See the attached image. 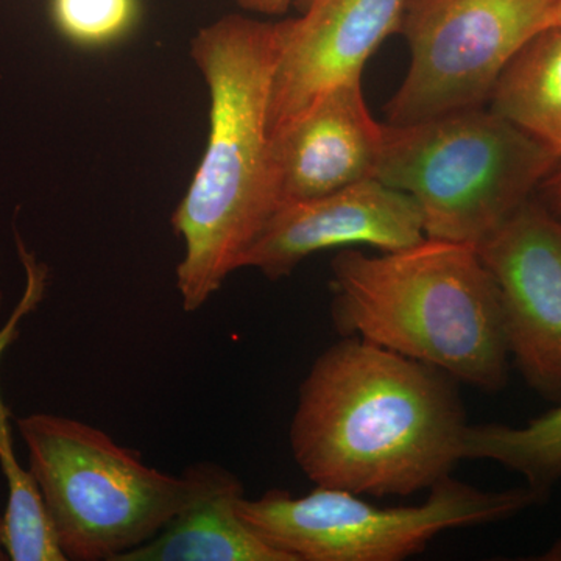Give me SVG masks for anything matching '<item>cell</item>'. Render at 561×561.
I'll return each mask as SVG.
<instances>
[{
  "label": "cell",
  "mask_w": 561,
  "mask_h": 561,
  "mask_svg": "<svg viewBox=\"0 0 561 561\" xmlns=\"http://www.w3.org/2000/svg\"><path fill=\"white\" fill-rule=\"evenodd\" d=\"M316 2H319V0H295V7L302 13V11L311 9Z\"/></svg>",
  "instance_id": "obj_21"
},
{
  "label": "cell",
  "mask_w": 561,
  "mask_h": 561,
  "mask_svg": "<svg viewBox=\"0 0 561 561\" xmlns=\"http://www.w3.org/2000/svg\"><path fill=\"white\" fill-rule=\"evenodd\" d=\"M557 0H408L400 31L411 50L387 124L482 108L516 54L548 28Z\"/></svg>",
  "instance_id": "obj_7"
},
{
  "label": "cell",
  "mask_w": 561,
  "mask_h": 561,
  "mask_svg": "<svg viewBox=\"0 0 561 561\" xmlns=\"http://www.w3.org/2000/svg\"><path fill=\"white\" fill-rule=\"evenodd\" d=\"M9 560L7 556L5 545H3V512L0 511V561Z\"/></svg>",
  "instance_id": "obj_20"
},
{
  "label": "cell",
  "mask_w": 561,
  "mask_h": 561,
  "mask_svg": "<svg viewBox=\"0 0 561 561\" xmlns=\"http://www.w3.org/2000/svg\"><path fill=\"white\" fill-rule=\"evenodd\" d=\"M242 9L254 11V13L262 14H284L291 5H295V0H238Z\"/></svg>",
  "instance_id": "obj_17"
},
{
  "label": "cell",
  "mask_w": 561,
  "mask_h": 561,
  "mask_svg": "<svg viewBox=\"0 0 561 561\" xmlns=\"http://www.w3.org/2000/svg\"><path fill=\"white\" fill-rule=\"evenodd\" d=\"M526 426L478 424L461 440V460H493L518 472L542 500L561 481V402Z\"/></svg>",
  "instance_id": "obj_14"
},
{
  "label": "cell",
  "mask_w": 561,
  "mask_h": 561,
  "mask_svg": "<svg viewBox=\"0 0 561 561\" xmlns=\"http://www.w3.org/2000/svg\"><path fill=\"white\" fill-rule=\"evenodd\" d=\"M456 379L348 335L301 382L290 448L317 486L411 496L451 476L467 413Z\"/></svg>",
  "instance_id": "obj_1"
},
{
  "label": "cell",
  "mask_w": 561,
  "mask_h": 561,
  "mask_svg": "<svg viewBox=\"0 0 561 561\" xmlns=\"http://www.w3.org/2000/svg\"><path fill=\"white\" fill-rule=\"evenodd\" d=\"M331 320L342 337L393 351L489 393L507 386L500 291L474 245L426 238L331 261Z\"/></svg>",
  "instance_id": "obj_3"
},
{
  "label": "cell",
  "mask_w": 561,
  "mask_h": 561,
  "mask_svg": "<svg viewBox=\"0 0 561 561\" xmlns=\"http://www.w3.org/2000/svg\"><path fill=\"white\" fill-rule=\"evenodd\" d=\"M423 239V216L411 195L371 179L321 197L280 203L242 268L278 280L317 251L350 245L397 251Z\"/></svg>",
  "instance_id": "obj_9"
},
{
  "label": "cell",
  "mask_w": 561,
  "mask_h": 561,
  "mask_svg": "<svg viewBox=\"0 0 561 561\" xmlns=\"http://www.w3.org/2000/svg\"><path fill=\"white\" fill-rule=\"evenodd\" d=\"M16 424L66 560L119 561L205 485L206 461L171 476L83 421L33 413Z\"/></svg>",
  "instance_id": "obj_4"
},
{
  "label": "cell",
  "mask_w": 561,
  "mask_h": 561,
  "mask_svg": "<svg viewBox=\"0 0 561 561\" xmlns=\"http://www.w3.org/2000/svg\"><path fill=\"white\" fill-rule=\"evenodd\" d=\"M491 111L538 140L561 164V27L538 32L502 70Z\"/></svg>",
  "instance_id": "obj_13"
},
{
  "label": "cell",
  "mask_w": 561,
  "mask_h": 561,
  "mask_svg": "<svg viewBox=\"0 0 561 561\" xmlns=\"http://www.w3.org/2000/svg\"><path fill=\"white\" fill-rule=\"evenodd\" d=\"M138 13L136 0H51L55 24L81 46H103L119 39Z\"/></svg>",
  "instance_id": "obj_15"
},
{
  "label": "cell",
  "mask_w": 561,
  "mask_h": 561,
  "mask_svg": "<svg viewBox=\"0 0 561 561\" xmlns=\"http://www.w3.org/2000/svg\"><path fill=\"white\" fill-rule=\"evenodd\" d=\"M408 0H319L278 22L271 133L343 81L362 79L368 58L400 31Z\"/></svg>",
  "instance_id": "obj_10"
},
{
  "label": "cell",
  "mask_w": 561,
  "mask_h": 561,
  "mask_svg": "<svg viewBox=\"0 0 561 561\" xmlns=\"http://www.w3.org/2000/svg\"><path fill=\"white\" fill-rule=\"evenodd\" d=\"M538 191L541 192L542 205L561 219V164L542 181Z\"/></svg>",
  "instance_id": "obj_16"
},
{
  "label": "cell",
  "mask_w": 561,
  "mask_h": 561,
  "mask_svg": "<svg viewBox=\"0 0 561 561\" xmlns=\"http://www.w3.org/2000/svg\"><path fill=\"white\" fill-rule=\"evenodd\" d=\"M14 327H16V320L11 321L10 327L0 332V354H2V351L9 346L11 334L14 332Z\"/></svg>",
  "instance_id": "obj_18"
},
{
  "label": "cell",
  "mask_w": 561,
  "mask_h": 561,
  "mask_svg": "<svg viewBox=\"0 0 561 561\" xmlns=\"http://www.w3.org/2000/svg\"><path fill=\"white\" fill-rule=\"evenodd\" d=\"M500 291L508 353L540 397L561 402V219L527 201L476 247Z\"/></svg>",
  "instance_id": "obj_8"
},
{
  "label": "cell",
  "mask_w": 561,
  "mask_h": 561,
  "mask_svg": "<svg viewBox=\"0 0 561 561\" xmlns=\"http://www.w3.org/2000/svg\"><path fill=\"white\" fill-rule=\"evenodd\" d=\"M278 51V22L241 14L220 18L192 39L210 105L205 153L172 216L184 243L176 289L186 312L202 309L242 268L279 206L268 128Z\"/></svg>",
  "instance_id": "obj_2"
},
{
  "label": "cell",
  "mask_w": 561,
  "mask_h": 561,
  "mask_svg": "<svg viewBox=\"0 0 561 561\" xmlns=\"http://www.w3.org/2000/svg\"><path fill=\"white\" fill-rule=\"evenodd\" d=\"M548 27H561V0H557L556 7H553Z\"/></svg>",
  "instance_id": "obj_19"
},
{
  "label": "cell",
  "mask_w": 561,
  "mask_h": 561,
  "mask_svg": "<svg viewBox=\"0 0 561 561\" xmlns=\"http://www.w3.org/2000/svg\"><path fill=\"white\" fill-rule=\"evenodd\" d=\"M242 482L206 461L205 485L160 534L119 561H294L251 530L238 512Z\"/></svg>",
  "instance_id": "obj_12"
},
{
  "label": "cell",
  "mask_w": 561,
  "mask_h": 561,
  "mask_svg": "<svg viewBox=\"0 0 561 561\" xmlns=\"http://www.w3.org/2000/svg\"><path fill=\"white\" fill-rule=\"evenodd\" d=\"M560 165L538 140L482 108L383 124L376 180L411 195L426 238L478 247Z\"/></svg>",
  "instance_id": "obj_5"
},
{
  "label": "cell",
  "mask_w": 561,
  "mask_h": 561,
  "mask_svg": "<svg viewBox=\"0 0 561 561\" xmlns=\"http://www.w3.org/2000/svg\"><path fill=\"white\" fill-rule=\"evenodd\" d=\"M271 140L280 205L376 179L383 124L368 111L362 79H353L324 92Z\"/></svg>",
  "instance_id": "obj_11"
},
{
  "label": "cell",
  "mask_w": 561,
  "mask_h": 561,
  "mask_svg": "<svg viewBox=\"0 0 561 561\" xmlns=\"http://www.w3.org/2000/svg\"><path fill=\"white\" fill-rule=\"evenodd\" d=\"M413 507H379L350 491L317 486L294 497L273 489L241 497L238 512L251 530L294 561H401L442 531L511 519L540 504L529 486L485 491L451 476Z\"/></svg>",
  "instance_id": "obj_6"
}]
</instances>
